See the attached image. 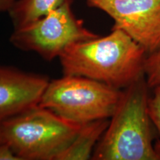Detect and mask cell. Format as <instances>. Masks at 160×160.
I'll use <instances>...</instances> for the list:
<instances>
[{
    "mask_svg": "<svg viewBox=\"0 0 160 160\" xmlns=\"http://www.w3.org/2000/svg\"><path fill=\"white\" fill-rule=\"evenodd\" d=\"M148 53L119 29L105 37L75 43L59 60L64 75L80 76L123 90L145 76Z\"/></svg>",
    "mask_w": 160,
    "mask_h": 160,
    "instance_id": "cell-1",
    "label": "cell"
},
{
    "mask_svg": "<svg viewBox=\"0 0 160 160\" xmlns=\"http://www.w3.org/2000/svg\"><path fill=\"white\" fill-rule=\"evenodd\" d=\"M145 76L122 90L108 127L96 145L93 160H159L153 143Z\"/></svg>",
    "mask_w": 160,
    "mask_h": 160,
    "instance_id": "cell-2",
    "label": "cell"
},
{
    "mask_svg": "<svg viewBox=\"0 0 160 160\" xmlns=\"http://www.w3.org/2000/svg\"><path fill=\"white\" fill-rule=\"evenodd\" d=\"M82 126L37 105L2 121L1 131L4 142L22 160H57Z\"/></svg>",
    "mask_w": 160,
    "mask_h": 160,
    "instance_id": "cell-3",
    "label": "cell"
},
{
    "mask_svg": "<svg viewBox=\"0 0 160 160\" xmlns=\"http://www.w3.org/2000/svg\"><path fill=\"white\" fill-rule=\"evenodd\" d=\"M122 90L80 76L64 75L50 81L39 105L71 122L111 119Z\"/></svg>",
    "mask_w": 160,
    "mask_h": 160,
    "instance_id": "cell-4",
    "label": "cell"
},
{
    "mask_svg": "<svg viewBox=\"0 0 160 160\" xmlns=\"http://www.w3.org/2000/svg\"><path fill=\"white\" fill-rule=\"evenodd\" d=\"M71 5L72 0H66L43 17L13 29L11 43L18 49L36 52L44 59L51 61L73 44L99 37L76 17Z\"/></svg>",
    "mask_w": 160,
    "mask_h": 160,
    "instance_id": "cell-5",
    "label": "cell"
},
{
    "mask_svg": "<svg viewBox=\"0 0 160 160\" xmlns=\"http://www.w3.org/2000/svg\"><path fill=\"white\" fill-rule=\"evenodd\" d=\"M114 21L148 54L160 49V0H85Z\"/></svg>",
    "mask_w": 160,
    "mask_h": 160,
    "instance_id": "cell-6",
    "label": "cell"
},
{
    "mask_svg": "<svg viewBox=\"0 0 160 160\" xmlns=\"http://www.w3.org/2000/svg\"><path fill=\"white\" fill-rule=\"evenodd\" d=\"M49 82L46 76L0 66V122L39 105Z\"/></svg>",
    "mask_w": 160,
    "mask_h": 160,
    "instance_id": "cell-7",
    "label": "cell"
},
{
    "mask_svg": "<svg viewBox=\"0 0 160 160\" xmlns=\"http://www.w3.org/2000/svg\"><path fill=\"white\" fill-rule=\"evenodd\" d=\"M109 122V119H103L83 124L75 139L60 153L57 160L91 159L96 145L108 127Z\"/></svg>",
    "mask_w": 160,
    "mask_h": 160,
    "instance_id": "cell-8",
    "label": "cell"
},
{
    "mask_svg": "<svg viewBox=\"0 0 160 160\" xmlns=\"http://www.w3.org/2000/svg\"><path fill=\"white\" fill-rule=\"evenodd\" d=\"M66 0H16L9 10L13 29L19 28L47 15Z\"/></svg>",
    "mask_w": 160,
    "mask_h": 160,
    "instance_id": "cell-9",
    "label": "cell"
},
{
    "mask_svg": "<svg viewBox=\"0 0 160 160\" xmlns=\"http://www.w3.org/2000/svg\"><path fill=\"white\" fill-rule=\"evenodd\" d=\"M153 93L150 95L148 104V111L152 124L157 130L159 139L154 143L156 153L160 160V85L152 89Z\"/></svg>",
    "mask_w": 160,
    "mask_h": 160,
    "instance_id": "cell-10",
    "label": "cell"
},
{
    "mask_svg": "<svg viewBox=\"0 0 160 160\" xmlns=\"http://www.w3.org/2000/svg\"><path fill=\"white\" fill-rule=\"evenodd\" d=\"M145 77L151 90L160 85V49L148 54L146 57Z\"/></svg>",
    "mask_w": 160,
    "mask_h": 160,
    "instance_id": "cell-11",
    "label": "cell"
},
{
    "mask_svg": "<svg viewBox=\"0 0 160 160\" xmlns=\"http://www.w3.org/2000/svg\"><path fill=\"white\" fill-rule=\"evenodd\" d=\"M0 160H22L7 143H0Z\"/></svg>",
    "mask_w": 160,
    "mask_h": 160,
    "instance_id": "cell-12",
    "label": "cell"
},
{
    "mask_svg": "<svg viewBox=\"0 0 160 160\" xmlns=\"http://www.w3.org/2000/svg\"><path fill=\"white\" fill-rule=\"evenodd\" d=\"M16 0H0V13L8 12Z\"/></svg>",
    "mask_w": 160,
    "mask_h": 160,
    "instance_id": "cell-13",
    "label": "cell"
},
{
    "mask_svg": "<svg viewBox=\"0 0 160 160\" xmlns=\"http://www.w3.org/2000/svg\"><path fill=\"white\" fill-rule=\"evenodd\" d=\"M3 142V139H2V131H1V122H0V143H2Z\"/></svg>",
    "mask_w": 160,
    "mask_h": 160,
    "instance_id": "cell-14",
    "label": "cell"
}]
</instances>
